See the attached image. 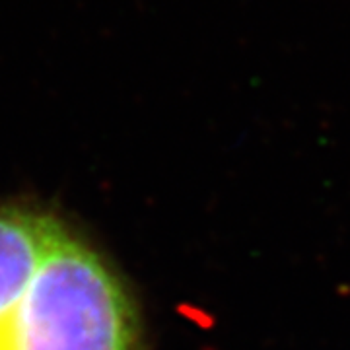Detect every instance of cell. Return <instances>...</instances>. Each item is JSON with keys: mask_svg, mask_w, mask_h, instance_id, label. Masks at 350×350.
Returning <instances> with one entry per match:
<instances>
[{"mask_svg": "<svg viewBox=\"0 0 350 350\" xmlns=\"http://www.w3.org/2000/svg\"><path fill=\"white\" fill-rule=\"evenodd\" d=\"M0 350H142L119 276L51 214L0 206Z\"/></svg>", "mask_w": 350, "mask_h": 350, "instance_id": "obj_1", "label": "cell"}]
</instances>
